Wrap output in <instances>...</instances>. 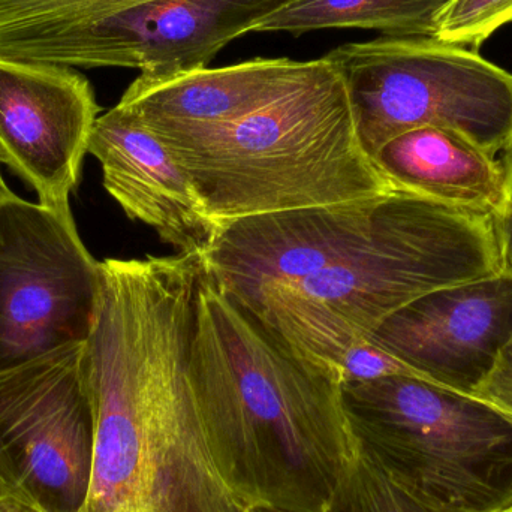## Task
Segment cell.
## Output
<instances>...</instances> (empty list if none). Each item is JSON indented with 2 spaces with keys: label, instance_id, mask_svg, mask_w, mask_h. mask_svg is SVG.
Listing matches in <instances>:
<instances>
[{
  "label": "cell",
  "instance_id": "obj_1",
  "mask_svg": "<svg viewBox=\"0 0 512 512\" xmlns=\"http://www.w3.org/2000/svg\"><path fill=\"white\" fill-rule=\"evenodd\" d=\"M86 342L95 411L81 512H246L216 471L189 381L200 256L110 258Z\"/></svg>",
  "mask_w": 512,
  "mask_h": 512
},
{
  "label": "cell",
  "instance_id": "obj_16",
  "mask_svg": "<svg viewBox=\"0 0 512 512\" xmlns=\"http://www.w3.org/2000/svg\"><path fill=\"white\" fill-rule=\"evenodd\" d=\"M150 0H0V56L47 63L80 30Z\"/></svg>",
  "mask_w": 512,
  "mask_h": 512
},
{
  "label": "cell",
  "instance_id": "obj_4",
  "mask_svg": "<svg viewBox=\"0 0 512 512\" xmlns=\"http://www.w3.org/2000/svg\"><path fill=\"white\" fill-rule=\"evenodd\" d=\"M156 137L219 225L394 191L361 146L345 81L325 56L236 122Z\"/></svg>",
  "mask_w": 512,
  "mask_h": 512
},
{
  "label": "cell",
  "instance_id": "obj_23",
  "mask_svg": "<svg viewBox=\"0 0 512 512\" xmlns=\"http://www.w3.org/2000/svg\"><path fill=\"white\" fill-rule=\"evenodd\" d=\"M246 512H300L286 510V508L273 507V505H249Z\"/></svg>",
  "mask_w": 512,
  "mask_h": 512
},
{
  "label": "cell",
  "instance_id": "obj_24",
  "mask_svg": "<svg viewBox=\"0 0 512 512\" xmlns=\"http://www.w3.org/2000/svg\"><path fill=\"white\" fill-rule=\"evenodd\" d=\"M8 189V186H6L5 182H3L2 174H0V197H2V195L5 194Z\"/></svg>",
  "mask_w": 512,
  "mask_h": 512
},
{
  "label": "cell",
  "instance_id": "obj_20",
  "mask_svg": "<svg viewBox=\"0 0 512 512\" xmlns=\"http://www.w3.org/2000/svg\"><path fill=\"white\" fill-rule=\"evenodd\" d=\"M474 397L512 417V336L499 352L492 370L478 385Z\"/></svg>",
  "mask_w": 512,
  "mask_h": 512
},
{
  "label": "cell",
  "instance_id": "obj_25",
  "mask_svg": "<svg viewBox=\"0 0 512 512\" xmlns=\"http://www.w3.org/2000/svg\"><path fill=\"white\" fill-rule=\"evenodd\" d=\"M6 493H9L8 490H6V487L3 486L2 481H0V496L6 495Z\"/></svg>",
  "mask_w": 512,
  "mask_h": 512
},
{
  "label": "cell",
  "instance_id": "obj_9",
  "mask_svg": "<svg viewBox=\"0 0 512 512\" xmlns=\"http://www.w3.org/2000/svg\"><path fill=\"white\" fill-rule=\"evenodd\" d=\"M98 113L89 81L69 66L0 56V162L66 218Z\"/></svg>",
  "mask_w": 512,
  "mask_h": 512
},
{
  "label": "cell",
  "instance_id": "obj_2",
  "mask_svg": "<svg viewBox=\"0 0 512 512\" xmlns=\"http://www.w3.org/2000/svg\"><path fill=\"white\" fill-rule=\"evenodd\" d=\"M189 381L210 456L249 505L325 512L357 451L342 382L201 273Z\"/></svg>",
  "mask_w": 512,
  "mask_h": 512
},
{
  "label": "cell",
  "instance_id": "obj_3",
  "mask_svg": "<svg viewBox=\"0 0 512 512\" xmlns=\"http://www.w3.org/2000/svg\"><path fill=\"white\" fill-rule=\"evenodd\" d=\"M502 271L492 216L393 191L363 248L298 282L236 301L289 351L340 381L349 349L369 342L394 313L436 289Z\"/></svg>",
  "mask_w": 512,
  "mask_h": 512
},
{
  "label": "cell",
  "instance_id": "obj_14",
  "mask_svg": "<svg viewBox=\"0 0 512 512\" xmlns=\"http://www.w3.org/2000/svg\"><path fill=\"white\" fill-rule=\"evenodd\" d=\"M373 162L394 191L493 219L504 207V164L451 129L429 126L397 135Z\"/></svg>",
  "mask_w": 512,
  "mask_h": 512
},
{
  "label": "cell",
  "instance_id": "obj_21",
  "mask_svg": "<svg viewBox=\"0 0 512 512\" xmlns=\"http://www.w3.org/2000/svg\"><path fill=\"white\" fill-rule=\"evenodd\" d=\"M505 201L501 213L495 218L496 233L501 245L504 271L512 274V144L505 152Z\"/></svg>",
  "mask_w": 512,
  "mask_h": 512
},
{
  "label": "cell",
  "instance_id": "obj_5",
  "mask_svg": "<svg viewBox=\"0 0 512 512\" xmlns=\"http://www.w3.org/2000/svg\"><path fill=\"white\" fill-rule=\"evenodd\" d=\"M358 448L424 501L512 511V417L417 376L342 384Z\"/></svg>",
  "mask_w": 512,
  "mask_h": 512
},
{
  "label": "cell",
  "instance_id": "obj_19",
  "mask_svg": "<svg viewBox=\"0 0 512 512\" xmlns=\"http://www.w3.org/2000/svg\"><path fill=\"white\" fill-rule=\"evenodd\" d=\"M388 376H417V373L375 343H361L349 349L340 366L342 384L375 381Z\"/></svg>",
  "mask_w": 512,
  "mask_h": 512
},
{
  "label": "cell",
  "instance_id": "obj_26",
  "mask_svg": "<svg viewBox=\"0 0 512 512\" xmlns=\"http://www.w3.org/2000/svg\"><path fill=\"white\" fill-rule=\"evenodd\" d=\"M508 512H512V511H508Z\"/></svg>",
  "mask_w": 512,
  "mask_h": 512
},
{
  "label": "cell",
  "instance_id": "obj_22",
  "mask_svg": "<svg viewBox=\"0 0 512 512\" xmlns=\"http://www.w3.org/2000/svg\"><path fill=\"white\" fill-rule=\"evenodd\" d=\"M0 512H38L17 496L6 493L0 496Z\"/></svg>",
  "mask_w": 512,
  "mask_h": 512
},
{
  "label": "cell",
  "instance_id": "obj_8",
  "mask_svg": "<svg viewBox=\"0 0 512 512\" xmlns=\"http://www.w3.org/2000/svg\"><path fill=\"white\" fill-rule=\"evenodd\" d=\"M95 411L86 343L0 375V481L38 512H81Z\"/></svg>",
  "mask_w": 512,
  "mask_h": 512
},
{
  "label": "cell",
  "instance_id": "obj_6",
  "mask_svg": "<svg viewBox=\"0 0 512 512\" xmlns=\"http://www.w3.org/2000/svg\"><path fill=\"white\" fill-rule=\"evenodd\" d=\"M345 81L358 138L372 158L418 128L459 132L496 156L512 144V74L477 50L430 36H384L327 54Z\"/></svg>",
  "mask_w": 512,
  "mask_h": 512
},
{
  "label": "cell",
  "instance_id": "obj_18",
  "mask_svg": "<svg viewBox=\"0 0 512 512\" xmlns=\"http://www.w3.org/2000/svg\"><path fill=\"white\" fill-rule=\"evenodd\" d=\"M508 23H512V0H450L436 17L435 38L478 51Z\"/></svg>",
  "mask_w": 512,
  "mask_h": 512
},
{
  "label": "cell",
  "instance_id": "obj_10",
  "mask_svg": "<svg viewBox=\"0 0 512 512\" xmlns=\"http://www.w3.org/2000/svg\"><path fill=\"white\" fill-rule=\"evenodd\" d=\"M289 0H150L72 35L47 63L173 75L209 68L216 54Z\"/></svg>",
  "mask_w": 512,
  "mask_h": 512
},
{
  "label": "cell",
  "instance_id": "obj_11",
  "mask_svg": "<svg viewBox=\"0 0 512 512\" xmlns=\"http://www.w3.org/2000/svg\"><path fill=\"white\" fill-rule=\"evenodd\" d=\"M512 336V274L436 289L370 337L417 376L474 396Z\"/></svg>",
  "mask_w": 512,
  "mask_h": 512
},
{
  "label": "cell",
  "instance_id": "obj_12",
  "mask_svg": "<svg viewBox=\"0 0 512 512\" xmlns=\"http://www.w3.org/2000/svg\"><path fill=\"white\" fill-rule=\"evenodd\" d=\"M89 153L104 188L128 218L149 225L177 254L200 256L221 225L210 218L170 150L131 111L117 104L96 119Z\"/></svg>",
  "mask_w": 512,
  "mask_h": 512
},
{
  "label": "cell",
  "instance_id": "obj_15",
  "mask_svg": "<svg viewBox=\"0 0 512 512\" xmlns=\"http://www.w3.org/2000/svg\"><path fill=\"white\" fill-rule=\"evenodd\" d=\"M450 0H289L252 32L292 35L321 29H373L385 36L436 35V17Z\"/></svg>",
  "mask_w": 512,
  "mask_h": 512
},
{
  "label": "cell",
  "instance_id": "obj_13",
  "mask_svg": "<svg viewBox=\"0 0 512 512\" xmlns=\"http://www.w3.org/2000/svg\"><path fill=\"white\" fill-rule=\"evenodd\" d=\"M312 65L291 59H256L180 74H141L119 104L155 135L204 131L236 122L297 84Z\"/></svg>",
  "mask_w": 512,
  "mask_h": 512
},
{
  "label": "cell",
  "instance_id": "obj_7",
  "mask_svg": "<svg viewBox=\"0 0 512 512\" xmlns=\"http://www.w3.org/2000/svg\"><path fill=\"white\" fill-rule=\"evenodd\" d=\"M101 271L74 218L41 203L0 197V375L92 333Z\"/></svg>",
  "mask_w": 512,
  "mask_h": 512
},
{
  "label": "cell",
  "instance_id": "obj_17",
  "mask_svg": "<svg viewBox=\"0 0 512 512\" xmlns=\"http://www.w3.org/2000/svg\"><path fill=\"white\" fill-rule=\"evenodd\" d=\"M325 512H459L436 507L397 483L358 448Z\"/></svg>",
  "mask_w": 512,
  "mask_h": 512
}]
</instances>
